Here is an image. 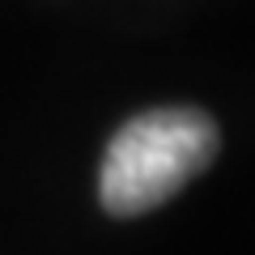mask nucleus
Segmentation results:
<instances>
[{
  "label": "nucleus",
  "instance_id": "obj_1",
  "mask_svg": "<svg viewBox=\"0 0 255 255\" xmlns=\"http://www.w3.org/2000/svg\"><path fill=\"white\" fill-rule=\"evenodd\" d=\"M217 157V124L196 107H162L128 119L107 145L98 196L111 217L166 204Z\"/></svg>",
  "mask_w": 255,
  "mask_h": 255
}]
</instances>
